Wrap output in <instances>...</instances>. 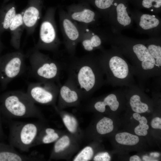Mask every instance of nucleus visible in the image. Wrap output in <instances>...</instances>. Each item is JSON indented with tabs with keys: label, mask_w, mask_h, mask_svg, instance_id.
Here are the masks:
<instances>
[{
	"label": "nucleus",
	"mask_w": 161,
	"mask_h": 161,
	"mask_svg": "<svg viewBox=\"0 0 161 161\" xmlns=\"http://www.w3.org/2000/svg\"><path fill=\"white\" fill-rule=\"evenodd\" d=\"M61 100L67 104L76 103L80 94L74 84L69 78L59 87V92Z\"/></svg>",
	"instance_id": "obj_19"
},
{
	"label": "nucleus",
	"mask_w": 161,
	"mask_h": 161,
	"mask_svg": "<svg viewBox=\"0 0 161 161\" xmlns=\"http://www.w3.org/2000/svg\"></svg>",
	"instance_id": "obj_43"
},
{
	"label": "nucleus",
	"mask_w": 161,
	"mask_h": 161,
	"mask_svg": "<svg viewBox=\"0 0 161 161\" xmlns=\"http://www.w3.org/2000/svg\"><path fill=\"white\" fill-rule=\"evenodd\" d=\"M134 131L135 134L138 136H145L148 134L147 130L140 123L135 128Z\"/></svg>",
	"instance_id": "obj_31"
},
{
	"label": "nucleus",
	"mask_w": 161,
	"mask_h": 161,
	"mask_svg": "<svg viewBox=\"0 0 161 161\" xmlns=\"http://www.w3.org/2000/svg\"><path fill=\"white\" fill-rule=\"evenodd\" d=\"M23 14V11L17 14L8 30L11 35V44L17 50L20 49L21 36L25 29Z\"/></svg>",
	"instance_id": "obj_17"
},
{
	"label": "nucleus",
	"mask_w": 161,
	"mask_h": 161,
	"mask_svg": "<svg viewBox=\"0 0 161 161\" xmlns=\"http://www.w3.org/2000/svg\"><path fill=\"white\" fill-rule=\"evenodd\" d=\"M44 0H29L23 10L25 29L28 35L33 33L41 18Z\"/></svg>",
	"instance_id": "obj_15"
},
{
	"label": "nucleus",
	"mask_w": 161,
	"mask_h": 161,
	"mask_svg": "<svg viewBox=\"0 0 161 161\" xmlns=\"http://www.w3.org/2000/svg\"><path fill=\"white\" fill-rule=\"evenodd\" d=\"M111 45L109 49L100 50L98 55L106 78L105 84L120 87L135 84L131 64L116 46Z\"/></svg>",
	"instance_id": "obj_3"
},
{
	"label": "nucleus",
	"mask_w": 161,
	"mask_h": 161,
	"mask_svg": "<svg viewBox=\"0 0 161 161\" xmlns=\"http://www.w3.org/2000/svg\"><path fill=\"white\" fill-rule=\"evenodd\" d=\"M59 22L66 50L70 57L74 56L77 45L80 43L81 31L79 24L71 19L63 9L59 12Z\"/></svg>",
	"instance_id": "obj_9"
},
{
	"label": "nucleus",
	"mask_w": 161,
	"mask_h": 161,
	"mask_svg": "<svg viewBox=\"0 0 161 161\" xmlns=\"http://www.w3.org/2000/svg\"><path fill=\"white\" fill-rule=\"evenodd\" d=\"M112 32L121 33L123 30L132 27L134 21L131 12L123 2H115L110 10L107 21Z\"/></svg>",
	"instance_id": "obj_11"
},
{
	"label": "nucleus",
	"mask_w": 161,
	"mask_h": 161,
	"mask_svg": "<svg viewBox=\"0 0 161 161\" xmlns=\"http://www.w3.org/2000/svg\"><path fill=\"white\" fill-rule=\"evenodd\" d=\"M138 121L141 124H146L148 122L146 118L144 116L141 117Z\"/></svg>",
	"instance_id": "obj_35"
},
{
	"label": "nucleus",
	"mask_w": 161,
	"mask_h": 161,
	"mask_svg": "<svg viewBox=\"0 0 161 161\" xmlns=\"http://www.w3.org/2000/svg\"><path fill=\"white\" fill-rule=\"evenodd\" d=\"M150 155L154 157H157L160 156V154L157 152H152L150 154Z\"/></svg>",
	"instance_id": "obj_38"
},
{
	"label": "nucleus",
	"mask_w": 161,
	"mask_h": 161,
	"mask_svg": "<svg viewBox=\"0 0 161 161\" xmlns=\"http://www.w3.org/2000/svg\"><path fill=\"white\" fill-rule=\"evenodd\" d=\"M130 161H141L140 158L136 155H133L131 156L129 159Z\"/></svg>",
	"instance_id": "obj_34"
},
{
	"label": "nucleus",
	"mask_w": 161,
	"mask_h": 161,
	"mask_svg": "<svg viewBox=\"0 0 161 161\" xmlns=\"http://www.w3.org/2000/svg\"><path fill=\"white\" fill-rule=\"evenodd\" d=\"M66 66L68 78L80 94L90 93L105 84V75L98 55L89 54L80 57L70 56Z\"/></svg>",
	"instance_id": "obj_2"
},
{
	"label": "nucleus",
	"mask_w": 161,
	"mask_h": 161,
	"mask_svg": "<svg viewBox=\"0 0 161 161\" xmlns=\"http://www.w3.org/2000/svg\"><path fill=\"white\" fill-rule=\"evenodd\" d=\"M119 89L107 95L102 100H98L95 103L94 107L97 111L103 112L106 110V107L108 106L113 111H116L119 107L120 103L118 100V94Z\"/></svg>",
	"instance_id": "obj_20"
},
{
	"label": "nucleus",
	"mask_w": 161,
	"mask_h": 161,
	"mask_svg": "<svg viewBox=\"0 0 161 161\" xmlns=\"http://www.w3.org/2000/svg\"><path fill=\"white\" fill-rule=\"evenodd\" d=\"M31 72L39 81L58 82L62 65L34 48L29 55Z\"/></svg>",
	"instance_id": "obj_5"
},
{
	"label": "nucleus",
	"mask_w": 161,
	"mask_h": 161,
	"mask_svg": "<svg viewBox=\"0 0 161 161\" xmlns=\"http://www.w3.org/2000/svg\"><path fill=\"white\" fill-rule=\"evenodd\" d=\"M148 51L157 65L161 68V37L144 39Z\"/></svg>",
	"instance_id": "obj_21"
},
{
	"label": "nucleus",
	"mask_w": 161,
	"mask_h": 161,
	"mask_svg": "<svg viewBox=\"0 0 161 161\" xmlns=\"http://www.w3.org/2000/svg\"><path fill=\"white\" fill-rule=\"evenodd\" d=\"M1 43L0 40V48L1 47Z\"/></svg>",
	"instance_id": "obj_40"
},
{
	"label": "nucleus",
	"mask_w": 161,
	"mask_h": 161,
	"mask_svg": "<svg viewBox=\"0 0 161 161\" xmlns=\"http://www.w3.org/2000/svg\"><path fill=\"white\" fill-rule=\"evenodd\" d=\"M66 11L74 21L92 26H97L101 16L93 10L86 2L73 4L67 6Z\"/></svg>",
	"instance_id": "obj_14"
},
{
	"label": "nucleus",
	"mask_w": 161,
	"mask_h": 161,
	"mask_svg": "<svg viewBox=\"0 0 161 161\" xmlns=\"http://www.w3.org/2000/svg\"><path fill=\"white\" fill-rule=\"evenodd\" d=\"M69 139L67 136L65 135L63 136L55 143L54 148V152L58 153L63 151L69 145Z\"/></svg>",
	"instance_id": "obj_28"
},
{
	"label": "nucleus",
	"mask_w": 161,
	"mask_h": 161,
	"mask_svg": "<svg viewBox=\"0 0 161 161\" xmlns=\"http://www.w3.org/2000/svg\"><path fill=\"white\" fill-rule=\"evenodd\" d=\"M115 140L119 144L126 145H133L137 144L139 139L137 135L126 132L118 133L115 137Z\"/></svg>",
	"instance_id": "obj_24"
},
{
	"label": "nucleus",
	"mask_w": 161,
	"mask_h": 161,
	"mask_svg": "<svg viewBox=\"0 0 161 161\" xmlns=\"http://www.w3.org/2000/svg\"><path fill=\"white\" fill-rule=\"evenodd\" d=\"M143 158L145 161H154L151 158L146 156H144Z\"/></svg>",
	"instance_id": "obj_37"
},
{
	"label": "nucleus",
	"mask_w": 161,
	"mask_h": 161,
	"mask_svg": "<svg viewBox=\"0 0 161 161\" xmlns=\"http://www.w3.org/2000/svg\"><path fill=\"white\" fill-rule=\"evenodd\" d=\"M151 126L155 129H161V119L156 117L153 119L151 122Z\"/></svg>",
	"instance_id": "obj_32"
},
{
	"label": "nucleus",
	"mask_w": 161,
	"mask_h": 161,
	"mask_svg": "<svg viewBox=\"0 0 161 161\" xmlns=\"http://www.w3.org/2000/svg\"><path fill=\"white\" fill-rule=\"evenodd\" d=\"M80 27L81 36L80 43L84 49L92 52L103 49V45L108 43L109 33L92 26L78 23Z\"/></svg>",
	"instance_id": "obj_12"
},
{
	"label": "nucleus",
	"mask_w": 161,
	"mask_h": 161,
	"mask_svg": "<svg viewBox=\"0 0 161 161\" xmlns=\"http://www.w3.org/2000/svg\"><path fill=\"white\" fill-rule=\"evenodd\" d=\"M38 160L35 154L29 155L21 154L10 144L0 142V161H38Z\"/></svg>",
	"instance_id": "obj_16"
},
{
	"label": "nucleus",
	"mask_w": 161,
	"mask_h": 161,
	"mask_svg": "<svg viewBox=\"0 0 161 161\" xmlns=\"http://www.w3.org/2000/svg\"><path fill=\"white\" fill-rule=\"evenodd\" d=\"M56 7H52L46 10L41 24L39 38L35 48L53 52L57 51L61 42L58 34L55 19Z\"/></svg>",
	"instance_id": "obj_7"
},
{
	"label": "nucleus",
	"mask_w": 161,
	"mask_h": 161,
	"mask_svg": "<svg viewBox=\"0 0 161 161\" xmlns=\"http://www.w3.org/2000/svg\"><path fill=\"white\" fill-rule=\"evenodd\" d=\"M59 137L58 134L52 128H47L40 131L33 143V147L41 143H51L56 140Z\"/></svg>",
	"instance_id": "obj_22"
},
{
	"label": "nucleus",
	"mask_w": 161,
	"mask_h": 161,
	"mask_svg": "<svg viewBox=\"0 0 161 161\" xmlns=\"http://www.w3.org/2000/svg\"><path fill=\"white\" fill-rule=\"evenodd\" d=\"M59 87L54 82L39 81L30 83L26 93L35 103L47 104L54 101Z\"/></svg>",
	"instance_id": "obj_10"
},
{
	"label": "nucleus",
	"mask_w": 161,
	"mask_h": 161,
	"mask_svg": "<svg viewBox=\"0 0 161 161\" xmlns=\"http://www.w3.org/2000/svg\"><path fill=\"white\" fill-rule=\"evenodd\" d=\"M114 129L113 121L110 119L104 117L97 123V132L101 134H104L112 132Z\"/></svg>",
	"instance_id": "obj_25"
},
{
	"label": "nucleus",
	"mask_w": 161,
	"mask_h": 161,
	"mask_svg": "<svg viewBox=\"0 0 161 161\" xmlns=\"http://www.w3.org/2000/svg\"><path fill=\"white\" fill-rule=\"evenodd\" d=\"M0 109L9 118H40L41 112L26 92L11 91L4 94L0 99Z\"/></svg>",
	"instance_id": "obj_4"
},
{
	"label": "nucleus",
	"mask_w": 161,
	"mask_h": 161,
	"mask_svg": "<svg viewBox=\"0 0 161 161\" xmlns=\"http://www.w3.org/2000/svg\"><path fill=\"white\" fill-rule=\"evenodd\" d=\"M137 30L149 38L161 37V19L157 14L142 13L138 10L131 12Z\"/></svg>",
	"instance_id": "obj_13"
},
{
	"label": "nucleus",
	"mask_w": 161,
	"mask_h": 161,
	"mask_svg": "<svg viewBox=\"0 0 161 161\" xmlns=\"http://www.w3.org/2000/svg\"><path fill=\"white\" fill-rule=\"evenodd\" d=\"M93 154L92 148L89 146L84 148L77 156L74 161H87L92 158Z\"/></svg>",
	"instance_id": "obj_27"
},
{
	"label": "nucleus",
	"mask_w": 161,
	"mask_h": 161,
	"mask_svg": "<svg viewBox=\"0 0 161 161\" xmlns=\"http://www.w3.org/2000/svg\"><path fill=\"white\" fill-rule=\"evenodd\" d=\"M132 117H131V118H130V119H132Z\"/></svg>",
	"instance_id": "obj_42"
},
{
	"label": "nucleus",
	"mask_w": 161,
	"mask_h": 161,
	"mask_svg": "<svg viewBox=\"0 0 161 161\" xmlns=\"http://www.w3.org/2000/svg\"><path fill=\"white\" fill-rule=\"evenodd\" d=\"M110 159V156L107 152L99 153L96 155L94 158V160L95 161H109Z\"/></svg>",
	"instance_id": "obj_30"
},
{
	"label": "nucleus",
	"mask_w": 161,
	"mask_h": 161,
	"mask_svg": "<svg viewBox=\"0 0 161 161\" xmlns=\"http://www.w3.org/2000/svg\"><path fill=\"white\" fill-rule=\"evenodd\" d=\"M133 117L135 120L138 121L141 117V116L139 113L135 112L133 114Z\"/></svg>",
	"instance_id": "obj_36"
},
{
	"label": "nucleus",
	"mask_w": 161,
	"mask_h": 161,
	"mask_svg": "<svg viewBox=\"0 0 161 161\" xmlns=\"http://www.w3.org/2000/svg\"><path fill=\"white\" fill-rule=\"evenodd\" d=\"M10 0H7V1H10Z\"/></svg>",
	"instance_id": "obj_41"
},
{
	"label": "nucleus",
	"mask_w": 161,
	"mask_h": 161,
	"mask_svg": "<svg viewBox=\"0 0 161 161\" xmlns=\"http://www.w3.org/2000/svg\"><path fill=\"white\" fill-rule=\"evenodd\" d=\"M9 144L20 150L28 152L33 143L41 129L37 122H16L10 126Z\"/></svg>",
	"instance_id": "obj_6"
},
{
	"label": "nucleus",
	"mask_w": 161,
	"mask_h": 161,
	"mask_svg": "<svg viewBox=\"0 0 161 161\" xmlns=\"http://www.w3.org/2000/svg\"><path fill=\"white\" fill-rule=\"evenodd\" d=\"M24 58V54L19 51L8 53L0 57V82L3 88L23 72Z\"/></svg>",
	"instance_id": "obj_8"
},
{
	"label": "nucleus",
	"mask_w": 161,
	"mask_h": 161,
	"mask_svg": "<svg viewBox=\"0 0 161 161\" xmlns=\"http://www.w3.org/2000/svg\"><path fill=\"white\" fill-rule=\"evenodd\" d=\"M64 122L69 131L72 133L75 132L76 130L77 123L72 121L71 117L68 115H65L63 118Z\"/></svg>",
	"instance_id": "obj_29"
},
{
	"label": "nucleus",
	"mask_w": 161,
	"mask_h": 161,
	"mask_svg": "<svg viewBox=\"0 0 161 161\" xmlns=\"http://www.w3.org/2000/svg\"><path fill=\"white\" fill-rule=\"evenodd\" d=\"M17 13L16 6L12 2L3 6L0 9V34L8 31Z\"/></svg>",
	"instance_id": "obj_18"
},
{
	"label": "nucleus",
	"mask_w": 161,
	"mask_h": 161,
	"mask_svg": "<svg viewBox=\"0 0 161 161\" xmlns=\"http://www.w3.org/2000/svg\"><path fill=\"white\" fill-rule=\"evenodd\" d=\"M108 44L116 46L130 61L134 75L140 87L144 88L150 78L161 77V68L157 65L151 55L144 39L133 38L121 33L111 32L109 33Z\"/></svg>",
	"instance_id": "obj_1"
},
{
	"label": "nucleus",
	"mask_w": 161,
	"mask_h": 161,
	"mask_svg": "<svg viewBox=\"0 0 161 161\" xmlns=\"http://www.w3.org/2000/svg\"><path fill=\"white\" fill-rule=\"evenodd\" d=\"M0 112L1 111L0 109V141H1L4 139L5 138V135L2 127Z\"/></svg>",
	"instance_id": "obj_33"
},
{
	"label": "nucleus",
	"mask_w": 161,
	"mask_h": 161,
	"mask_svg": "<svg viewBox=\"0 0 161 161\" xmlns=\"http://www.w3.org/2000/svg\"><path fill=\"white\" fill-rule=\"evenodd\" d=\"M141 6L153 14L161 13V0H142Z\"/></svg>",
	"instance_id": "obj_26"
},
{
	"label": "nucleus",
	"mask_w": 161,
	"mask_h": 161,
	"mask_svg": "<svg viewBox=\"0 0 161 161\" xmlns=\"http://www.w3.org/2000/svg\"><path fill=\"white\" fill-rule=\"evenodd\" d=\"M147 112H150V110L149 109H148Z\"/></svg>",
	"instance_id": "obj_39"
},
{
	"label": "nucleus",
	"mask_w": 161,
	"mask_h": 161,
	"mask_svg": "<svg viewBox=\"0 0 161 161\" xmlns=\"http://www.w3.org/2000/svg\"><path fill=\"white\" fill-rule=\"evenodd\" d=\"M114 1L115 0H86V2L92 4L102 17L107 21L109 13Z\"/></svg>",
	"instance_id": "obj_23"
}]
</instances>
